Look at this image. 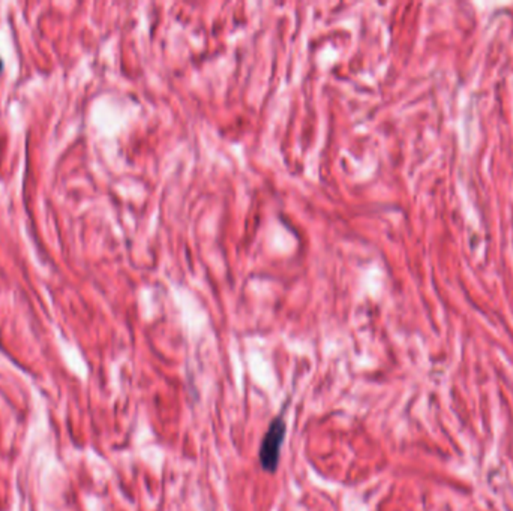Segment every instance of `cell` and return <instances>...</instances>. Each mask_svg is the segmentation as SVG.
Segmentation results:
<instances>
[{"label":"cell","mask_w":513,"mask_h":511,"mask_svg":"<svg viewBox=\"0 0 513 511\" xmlns=\"http://www.w3.org/2000/svg\"><path fill=\"white\" fill-rule=\"evenodd\" d=\"M2 68H4V63H2V59H0V71H2Z\"/></svg>","instance_id":"cell-2"},{"label":"cell","mask_w":513,"mask_h":511,"mask_svg":"<svg viewBox=\"0 0 513 511\" xmlns=\"http://www.w3.org/2000/svg\"><path fill=\"white\" fill-rule=\"evenodd\" d=\"M285 422L283 417H276L269 424V429L263 438L260 447L259 460L261 468L267 472H275L279 465V455H281V446L285 438Z\"/></svg>","instance_id":"cell-1"}]
</instances>
